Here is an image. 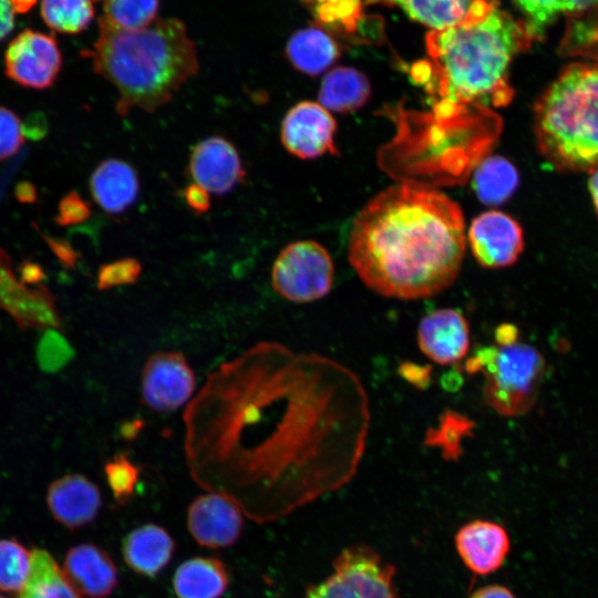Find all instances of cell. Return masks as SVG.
<instances>
[{
  "instance_id": "cell-1",
  "label": "cell",
  "mask_w": 598,
  "mask_h": 598,
  "mask_svg": "<svg viewBox=\"0 0 598 598\" xmlns=\"http://www.w3.org/2000/svg\"><path fill=\"white\" fill-rule=\"evenodd\" d=\"M370 421L351 369L260 341L210 371L186 405V465L200 488L269 523L354 476Z\"/></svg>"
},
{
  "instance_id": "cell-2",
  "label": "cell",
  "mask_w": 598,
  "mask_h": 598,
  "mask_svg": "<svg viewBox=\"0 0 598 598\" xmlns=\"http://www.w3.org/2000/svg\"><path fill=\"white\" fill-rule=\"evenodd\" d=\"M465 249L458 204L430 186L402 182L380 192L355 216L348 258L374 292L419 300L455 281Z\"/></svg>"
},
{
  "instance_id": "cell-3",
  "label": "cell",
  "mask_w": 598,
  "mask_h": 598,
  "mask_svg": "<svg viewBox=\"0 0 598 598\" xmlns=\"http://www.w3.org/2000/svg\"><path fill=\"white\" fill-rule=\"evenodd\" d=\"M537 39L526 22L498 7L477 23L427 32L425 44L431 60L424 83L436 100L435 116L450 120L468 105H507L514 96L509 65Z\"/></svg>"
},
{
  "instance_id": "cell-4",
  "label": "cell",
  "mask_w": 598,
  "mask_h": 598,
  "mask_svg": "<svg viewBox=\"0 0 598 598\" xmlns=\"http://www.w3.org/2000/svg\"><path fill=\"white\" fill-rule=\"evenodd\" d=\"M87 55L94 71L117 91L115 110L154 112L167 104L198 71L195 44L182 21L157 19L140 30H123L103 17Z\"/></svg>"
},
{
  "instance_id": "cell-5",
  "label": "cell",
  "mask_w": 598,
  "mask_h": 598,
  "mask_svg": "<svg viewBox=\"0 0 598 598\" xmlns=\"http://www.w3.org/2000/svg\"><path fill=\"white\" fill-rule=\"evenodd\" d=\"M533 118L536 146L553 168H598V62L563 68L534 102Z\"/></svg>"
},
{
  "instance_id": "cell-6",
  "label": "cell",
  "mask_w": 598,
  "mask_h": 598,
  "mask_svg": "<svg viewBox=\"0 0 598 598\" xmlns=\"http://www.w3.org/2000/svg\"><path fill=\"white\" fill-rule=\"evenodd\" d=\"M465 370L483 373V399L491 409L503 416H520L535 405L546 362L535 347L516 341L477 348Z\"/></svg>"
},
{
  "instance_id": "cell-7",
  "label": "cell",
  "mask_w": 598,
  "mask_h": 598,
  "mask_svg": "<svg viewBox=\"0 0 598 598\" xmlns=\"http://www.w3.org/2000/svg\"><path fill=\"white\" fill-rule=\"evenodd\" d=\"M395 567L368 545L342 549L332 561V573L310 585L303 598H400Z\"/></svg>"
},
{
  "instance_id": "cell-8",
  "label": "cell",
  "mask_w": 598,
  "mask_h": 598,
  "mask_svg": "<svg viewBox=\"0 0 598 598\" xmlns=\"http://www.w3.org/2000/svg\"><path fill=\"white\" fill-rule=\"evenodd\" d=\"M334 266L328 250L315 240L287 245L271 268V286L282 298L307 303L326 297L333 283Z\"/></svg>"
},
{
  "instance_id": "cell-9",
  "label": "cell",
  "mask_w": 598,
  "mask_h": 598,
  "mask_svg": "<svg viewBox=\"0 0 598 598\" xmlns=\"http://www.w3.org/2000/svg\"><path fill=\"white\" fill-rule=\"evenodd\" d=\"M195 388V373L179 351L154 352L143 365L142 401L155 412H173L188 404Z\"/></svg>"
},
{
  "instance_id": "cell-10",
  "label": "cell",
  "mask_w": 598,
  "mask_h": 598,
  "mask_svg": "<svg viewBox=\"0 0 598 598\" xmlns=\"http://www.w3.org/2000/svg\"><path fill=\"white\" fill-rule=\"evenodd\" d=\"M337 122L320 103L300 101L288 110L280 126V141L291 155L312 159L338 154L334 144Z\"/></svg>"
},
{
  "instance_id": "cell-11",
  "label": "cell",
  "mask_w": 598,
  "mask_h": 598,
  "mask_svg": "<svg viewBox=\"0 0 598 598\" xmlns=\"http://www.w3.org/2000/svg\"><path fill=\"white\" fill-rule=\"evenodd\" d=\"M62 55L51 35L24 30L16 37L4 54L6 74L27 87L47 89L60 72Z\"/></svg>"
},
{
  "instance_id": "cell-12",
  "label": "cell",
  "mask_w": 598,
  "mask_h": 598,
  "mask_svg": "<svg viewBox=\"0 0 598 598\" xmlns=\"http://www.w3.org/2000/svg\"><path fill=\"white\" fill-rule=\"evenodd\" d=\"M468 241L476 261L485 268L513 265L524 249L520 224L506 213L488 210L475 217Z\"/></svg>"
},
{
  "instance_id": "cell-13",
  "label": "cell",
  "mask_w": 598,
  "mask_h": 598,
  "mask_svg": "<svg viewBox=\"0 0 598 598\" xmlns=\"http://www.w3.org/2000/svg\"><path fill=\"white\" fill-rule=\"evenodd\" d=\"M241 509L217 493L197 496L187 509V527L196 543L218 549L234 545L244 528Z\"/></svg>"
},
{
  "instance_id": "cell-14",
  "label": "cell",
  "mask_w": 598,
  "mask_h": 598,
  "mask_svg": "<svg viewBox=\"0 0 598 598\" xmlns=\"http://www.w3.org/2000/svg\"><path fill=\"white\" fill-rule=\"evenodd\" d=\"M188 172L195 184L216 195L230 192L246 177L238 151L223 136H210L195 145Z\"/></svg>"
},
{
  "instance_id": "cell-15",
  "label": "cell",
  "mask_w": 598,
  "mask_h": 598,
  "mask_svg": "<svg viewBox=\"0 0 598 598\" xmlns=\"http://www.w3.org/2000/svg\"><path fill=\"white\" fill-rule=\"evenodd\" d=\"M417 344L421 352L442 365L463 360L471 343L470 327L464 315L453 308H442L425 315L419 322Z\"/></svg>"
},
{
  "instance_id": "cell-16",
  "label": "cell",
  "mask_w": 598,
  "mask_h": 598,
  "mask_svg": "<svg viewBox=\"0 0 598 598\" xmlns=\"http://www.w3.org/2000/svg\"><path fill=\"white\" fill-rule=\"evenodd\" d=\"M454 544L465 567L477 576L496 573L511 549L504 526L486 519H473L462 525L454 535Z\"/></svg>"
},
{
  "instance_id": "cell-17",
  "label": "cell",
  "mask_w": 598,
  "mask_h": 598,
  "mask_svg": "<svg viewBox=\"0 0 598 598\" xmlns=\"http://www.w3.org/2000/svg\"><path fill=\"white\" fill-rule=\"evenodd\" d=\"M47 504L53 518L73 530L95 519L102 497L92 481L81 474H69L51 483Z\"/></svg>"
},
{
  "instance_id": "cell-18",
  "label": "cell",
  "mask_w": 598,
  "mask_h": 598,
  "mask_svg": "<svg viewBox=\"0 0 598 598\" xmlns=\"http://www.w3.org/2000/svg\"><path fill=\"white\" fill-rule=\"evenodd\" d=\"M63 573L80 596L106 598L117 586V568L103 548L91 543L71 547L63 560Z\"/></svg>"
},
{
  "instance_id": "cell-19",
  "label": "cell",
  "mask_w": 598,
  "mask_h": 598,
  "mask_svg": "<svg viewBox=\"0 0 598 598\" xmlns=\"http://www.w3.org/2000/svg\"><path fill=\"white\" fill-rule=\"evenodd\" d=\"M0 307L25 328L43 327L54 315L51 295L41 288L30 289L14 276L8 255L0 247Z\"/></svg>"
},
{
  "instance_id": "cell-20",
  "label": "cell",
  "mask_w": 598,
  "mask_h": 598,
  "mask_svg": "<svg viewBox=\"0 0 598 598\" xmlns=\"http://www.w3.org/2000/svg\"><path fill=\"white\" fill-rule=\"evenodd\" d=\"M90 190L95 203L109 214H121L136 200L140 179L135 168L125 161L107 158L90 177Z\"/></svg>"
},
{
  "instance_id": "cell-21",
  "label": "cell",
  "mask_w": 598,
  "mask_h": 598,
  "mask_svg": "<svg viewBox=\"0 0 598 598\" xmlns=\"http://www.w3.org/2000/svg\"><path fill=\"white\" fill-rule=\"evenodd\" d=\"M175 542L159 525L145 524L130 532L123 540L125 564L136 574L155 577L172 560Z\"/></svg>"
},
{
  "instance_id": "cell-22",
  "label": "cell",
  "mask_w": 598,
  "mask_h": 598,
  "mask_svg": "<svg viewBox=\"0 0 598 598\" xmlns=\"http://www.w3.org/2000/svg\"><path fill=\"white\" fill-rule=\"evenodd\" d=\"M229 585L226 565L216 557L183 561L173 576L177 598H220Z\"/></svg>"
},
{
  "instance_id": "cell-23",
  "label": "cell",
  "mask_w": 598,
  "mask_h": 598,
  "mask_svg": "<svg viewBox=\"0 0 598 598\" xmlns=\"http://www.w3.org/2000/svg\"><path fill=\"white\" fill-rule=\"evenodd\" d=\"M341 54L336 40L320 27L296 31L286 44V56L299 72L316 76L331 66Z\"/></svg>"
},
{
  "instance_id": "cell-24",
  "label": "cell",
  "mask_w": 598,
  "mask_h": 598,
  "mask_svg": "<svg viewBox=\"0 0 598 598\" xmlns=\"http://www.w3.org/2000/svg\"><path fill=\"white\" fill-rule=\"evenodd\" d=\"M370 95V81L361 71L338 66L323 78L318 100L329 112L348 114L360 110Z\"/></svg>"
},
{
  "instance_id": "cell-25",
  "label": "cell",
  "mask_w": 598,
  "mask_h": 598,
  "mask_svg": "<svg viewBox=\"0 0 598 598\" xmlns=\"http://www.w3.org/2000/svg\"><path fill=\"white\" fill-rule=\"evenodd\" d=\"M19 598H81L62 568L45 549L31 551L30 573Z\"/></svg>"
},
{
  "instance_id": "cell-26",
  "label": "cell",
  "mask_w": 598,
  "mask_h": 598,
  "mask_svg": "<svg viewBox=\"0 0 598 598\" xmlns=\"http://www.w3.org/2000/svg\"><path fill=\"white\" fill-rule=\"evenodd\" d=\"M518 184V171L501 155L485 157L473 176V188L477 198L489 206L501 205L509 199Z\"/></svg>"
},
{
  "instance_id": "cell-27",
  "label": "cell",
  "mask_w": 598,
  "mask_h": 598,
  "mask_svg": "<svg viewBox=\"0 0 598 598\" xmlns=\"http://www.w3.org/2000/svg\"><path fill=\"white\" fill-rule=\"evenodd\" d=\"M396 4L414 21L433 30L452 28L463 23L473 0H373Z\"/></svg>"
},
{
  "instance_id": "cell-28",
  "label": "cell",
  "mask_w": 598,
  "mask_h": 598,
  "mask_svg": "<svg viewBox=\"0 0 598 598\" xmlns=\"http://www.w3.org/2000/svg\"><path fill=\"white\" fill-rule=\"evenodd\" d=\"M558 52L598 62V7L569 14Z\"/></svg>"
},
{
  "instance_id": "cell-29",
  "label": "cell",
  "mask_w": 598,
  "mask_h": 598,
  "mask_svg": "<svg viewBox=\"0 0 598 598\" xmlns=\"http://www.w3.org/2000/svg\"><path fill=\"white\" fill-rule=\"evenodd\" d=\"M41 14L53 30L76 33L92 21L93 0H42Z\"/></svg>"
},
{
  "instance_id": "cell-30",
  "label": "cell",
  "mask_w": 598,
  "mask_h": 598,
  "mask_svg": "<svg viewBox=\"0 0 598 598\" xmlns=\"http://www.w3.org/2000/svg\"><path fill=\"white\" fill-rule=\"evenodd\" d=\"M158 0H104L103 18L123 30H140L156 19Z\"/></svg>"
},
{
  "instance_id": "cell-31",
  "label": "cell",
  "mask_w": 598,
  "mask_h": 598,
  "mask_svg": "<svg viewBox=\"0 0 598 598\" xmlns=\"http://www.w3.org/2000/svg\"><path fill=\"white\" fill-rule=\"evenodd\" d=\"M473 422L455 411H445L439 425L426 433L425 443L442 451L447 460H456L461 455V444L465 435H470Z\"/></svg>"
},
{
  "instance_id": "cell-32",
  "label": "cell",
  "mask_w": 598,
  "mask_h": 598,
  "mask_svg": "<svg viewBox=\"0 0 598 598\" xmlns=\"http://www.w3.org/2000/svg\"><path fill=\"white\" fill-rule=\"evenodd\" d=\"M31 551L16 539H0V589L19 592L30 573Z\"/></svg>"
},
{
  "instance_id": "cell-33",
  "label": "cell",
  "mask_w": 598,
  "mask_h": 598,
  "mask_svg": "<svg viewBox=\"0 0 598 598\" xmlns=\"http://www.w3.org/2000/svg\"><path fill=\"white\" fill-rule=\"evenodd\" d=\"M141 467L125 453L116 454L104 465L106 482L114 501L123 506L130 502L138 483Z\"/></svg>"
},
{
  "instance_id": "cell-34",
  "label": "cell",
  "mask_w": 598,
  "mask_h": 598,
  "mask_svg": "<svg viewBox=\"0 0 598 598\" xmlns=\"http://www.w3.org/2000/svg\"><path fill=\"white\" fill-rule=\"evenodd\" d=\"M361 0H338L333 2L316 3L317 20L327 25L342 29L346 33H354L363 17Z\"/></svg>"
},
{
  "instance_id": "cell-35",
  "label": "cell",
  "mask_w": 598,
  "mask_h": 598,
  "mask_svg": "<svg viewBox=\"0 0 598 598\" xmlns=\"http://www.w3.org/2000/svg\"><path fill=\"white\" fill-rule=\"evenodd\" d=\"M74 355L69 341L53 327L45 329L37 347V361L40 369L54 373L66 365Z\"/></svg>"
},
{
  "instance_id": "cell-36",
  "label": "cell",
  "mask_w": 598,
  "mask_h": 598,
  "mask_svg": "<svg viewBox=\"0 0 598 598\" xmlns=\"http://www.w3.org/2000/svg\"><path fill=\"white\" fill-rule=\"evenodd\" d=\"M142 274V265L137 259L123 258L100 267L97 272L99 290H106L123 285H132Z\"/></svg>"
},
{
  "instance_id": "cell-37",
  "label": "cell",
  "mask_w": 598,
  "mask_h": 598,
  "mask_svg": "<svg viewBox=\"0 0 598 598\" xmlns=\"http://www.w3.org/2000/svg\"><path fill=\"white\" fill-rule=\"evenodd\" d=\"M24 141L20 118L11 110L0 106V161L13 156Z\"/></svg>"
},
{
  "instance_id": "cell-38",
  "label": "cell",
  "mask_w": 598,
  "mask_h": 598,
  "mask_svg": "<svg viewBox=\"0 0 598 598\" xmlns=\"http://www.w3.org/2000/svg\"><path fill=\"white\" fill-rule=\"evenodd\" d=\"M527 17V27L539 39L545 25L559 12L556 0H514Z\"/></svg>"
},
{
  "instance_id": "cell-39",
  "label": "cell",
  "mask_w": 598,
  "mask_h": 598,
  "mask_svg": "<svg viewBox=\"0 0 598 598\" xmlns=\"http://www.w3.org/2000/svg\"><path fill=\"white\" fill-rule=\"evenodd\" d=\"M90 213L89 203L76 192H71L60 202L55 220L61 226H70L84 221Z\"/></svg>"
},
{
  "instance_id": "cell-40",
  "label": "cell",
  "mask_w": 598,
  "mask_h": 598,
  "mask_svg": "<svg viewBox=\"0 0 598 598\" xmlns=\"http://www.w3.org/2000/svg\"><path fill=\"white\" fill-rule=\"evenodd\" d=\"M187 206L196 214H204L209 209V193L202 186L193 183L184 192Z\"/></svg>"
},
{
  "instance_id": "cell-41",
  "label": "cell",
  "mask_w": 598,
  "mask_h": 598,
  "mask_svg": "<svg viewBox=\"0 0 598 598\" xmlns=\"http://www.w3.org/2000/svg\"><path fill=\"white\" fill-rule=\"evenodd\" d=\"M400 372L404 379L415 385H425L430 377V369L409 362L401 365Z\"/></svg>"
},
{
  "instance_id": "cell-42",
  "label": "cell",
  "mask_w": 598,
  "mask_h": 598,
  "mask_svg": "<svg viewBox=\"0 0 598 598\" xmlns=\"http://www.w3.org/2000/svg\"><path fill=\"white\" fill-rule=\"evenodd\" d=\"M468 598H517L514 592L503 585H486L477 588Z\"/></svg>"
},
{
  "instance_id": "cell-43",
  "label": "cell",
  "mask_w": 598,
  "mask_h": 598,
  "mask_svg": "<svg viewBox=\"0 0 598 598\" xmlns=\"http://www.w3.org/2000/svg\"><path fill=\"white\" fill-rule=\"evenodd\" d=\"M558 11L568 14L582 12L598 7V0H556Z\"/></svg>"
},
{
  "instance_id": "cell-44",
  "label": "cell",
  "mask_w": 598,
  "mask_h": 598,
  "mask_svg": "<svg viewBox=\"0 0 598 598\" xmlns=\"http://www.w3.org/2000/svg\"><path fill=\"white\" fill-rule=\"evenodd\" d=\"M13 9L10 0H0V41L3 40L13 29Z\"/></svg>"
},
{
  "instance_id": "cell-45",
  "label": "cell",
  "mask_w": 598,
  "mask_h": 598,
  "mask_svg": "<svg viewBox=\"0 0 598 598\" xmlns=\"http://www.w3.org/2000/svg\"><path fill=\"white\" fill-rule=\"evenodd\" d=\"M518 341V329L511 323H503L495 330L496 344H509Z\"/></svg>"
},
{
  "instance_id": "cell-46",
  "label": "cell",
  "mask_w": 598,
  "mask_h": 598,
  "mask_svg": "<svg viewBox=\"0 0 598 598\" xmlns=\"http://www.w3.org/2000/svg\"><path fill=\"white\" fill-rule=\"evenodd\" d=\"M22 279L21 281L24 283L25 281L29 283L39 281L43 274L41 269L38 268L37 265H25L24 268L21 270Z\"/></svg>"
},
{
  "instance_id": "cell-47",
  "label": "cell",
  "mask_w": 598,
  "mask_h": 598,
  "mask_svg": "<svg viewBox=\"0 0 598 598\" xmlns=\"http://www.w3.org/2000/svg\"><path fill=\"white\" fill-rule=\"evenodd\" d=\"M588 188L596 213L598 214V168L590 173Z\"/></svg>"
},
{
  "instance_id": "cell-48",
  "label": "cell",
  "mask_w": 598,
  "mask_h": 598,
  "mask_svg": "<svg viewBox=\"0 0 598 598\" xmlns=\"http://www.w3.org/2000/svg\"><path fill=\"white\" fill-rule=\"evenodd\" d=\"M142 423L140 420L133 421L131 423H126L123 425L121 432L124 437L132 439L134 437L138 431L141 430Z\"/></svg>"
},
{
  "instance_id": "cell-49",
  "label": "cell",
  "mask_w": 598,
  "mask_h": 598,
  "mask_svg": "<svg viewBox=\"0 0 598 598\" xmlns=\"http://www.w3.org/2000/svg\"><path fill=\"white\" fill-rule=\"evenodd\" d=\"M35 2L37 0H10L13 11L18 13L27 12Z\"/></svg>"
},
{
  "instance_id": "cell-50",
  "label": "cell",
  "mask_w": 598,
  "mask_h": 598,
  "mask_svg": "<svg viewBox=\"0 0 598 598\" xmlns=\"http://www.w3.org/2000/svg\"><path fill=\"white\" fill-rule=\"evenodd\" d=\"M0 598H6V597H3V596H0Z\"/></svg>"
},
{
  "instance_id": "cell-51",
  "label": "cell",
  "mask_w": 598,
  "mask_h": 598,
  "mask_svg": "<svg viewBox=\"0 0 598 598\" xmlns=\"http://www.w3.org/2000/svg\"><path fill=\"white\" fill-rule=\"evenodd\" d=\"M95 1H99V0H93V2H95Z\"/></svg>"
}]
</instances>
